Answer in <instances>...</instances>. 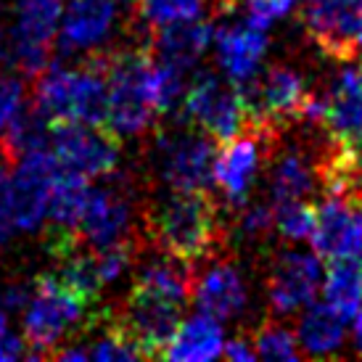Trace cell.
Segmentation results:
<instances>
[{
  "mask_svg": "<svg viewBox=\"0 0 362 362\" xmlns=\"http://www.w3.org/2000/svg\"><path fill=\"white\" fill-rule=\"evenodd\" d=\"M106 69L95 61L85 66L45 64L35 82V106L51 122L106 124Z\"/></svg>",
  "mask_w": 362,
  "mask_h": 362,
  "instance_id": "obj_3",
  "label": "cell"
},
{
  "mask_svg": "<svg viewBox=\"0 0 362 362\" xmlns=\"http://www.w3.org/2000/svg\"><path fill=\"white\" fill-rule=\"evenodd\" d=\"M132 204L117 188L93 185L85 211H82L77 235H82L93 249H109L114 243L130 241Z\"/></svg>",
  "mask_w": 362,
  "mask_h": 362,
  "instance_id": "obj_16",
  "label": "cell"
},
{
  "mask_svg": "<svg viewBox=\"0 0 362 362\" xmlns=\"http://www.w3.org/2000/svg\"><path fill=\"white\" fill-rule=\"evenodd\" d=\"M24 109V85L16 74L0 71V135L8 130L16 114Z\"/></svg>",
  "mask_w": 362,
  "mask_h": 362,
  "instance_id": "obj_31",
  "label": "cell"
},
{
  "mask_svg": "<svg viewBox=\"0 0 362 362\" xmlns=\"http://www.w3.org/2000/svg\"><path fill=\"white\" fill-rule=\"evenodd\" d=\"M106 127L117 138H135L151 127L156 117L151 95L153 53L148 48H132L111 56L106 64Z\"/></svg>",
  "mask_w": 362,
  "mask_h": 362,
  "instance_id": "obj_4",
  "label": "cell"
},
{
  "mask_svg": "<svg viewBox=\"0 0 362 362\" xmlns=\"http://www.w3.org/2000/svg\"><path fill=\"white\" fill-rule=\"evenodd\" d=\"M252 344L257 357H264V360H299V354H302L296 336L281 325H264L254 336Z\"/></svg>",
  "mask_w": 362,
  "mask_h": 362,
  "instance_id": "obj_30",
  "label": "cell"
},
{
  "mask_svg": "<svg viewBox=\"0 0 362 362\" xmlns=\"http://www.w3.org/2000/svg\"><path fill=\"white\" fill-rule=\"evenodd\" d=\"M53 124L56 122L48 119L37 106L35 109H21L16 114V119L8 124V130L3 132L6 135V148L16 156L35 151H51Z\"/></svg>",
  "mask_w": 362,
  "mask_h": 362,
  "instance_id": "obj_26",
  "label": "cell"
},
{
  "mask_svg": "<svg viewBox=\"0 0 362 362\" xmlns=\"http://www.w3.org/2000/svg\"><path fill=\"white\" fill-rule=\"evenodd\" d=\"M122 0H69L61 11L56 42L64 53H95L117 35Z\"/></svg>",
  "mask_w": 362,
  "mask_h": 362,
  "instance_id": "obj_12",
  "label": "cell"
},
{
  "mask_svg": "<svg viewBox=\"0 0 362 362\" xmlns=\"http://www.w3.org/2000/svg\"><path fill=\"white\" fill-rule=\"evenodd\" d=\"M13 230H16V225H13L11 209H8V204H6V193H3V182H0V249L8 243Z\"/></svg>",
  "mask_w": 362,
  "mask_h": 362,
  "instance_id": "obj_36",
  "label": "cell"
},
{
  "mask_svg": "<svg viewBox=\"0 0 362 362\" xmlns=\"http://www.w3.org/2000/svg\"><path fill=\"white\" fill-rule=\"evenodd\" d=\"M312 252L322 259H362V209L352 196L325 193L315 206V228H312Z\"/></svg>",
  "mask_w": 362,
  "mask_h": 362,
  "instance_id": "obj_13",
  "label": "cell"
},
{
  "mask_svg": "<svg viewBox=\"0 0 362 362\" xmlns=\"http://www.w3.org/2000/svg\"><path fill=\"white\" fill-rule=\"evenodd\" d=\"M275 228V214H272V204H254L241 214V230L246 235H264Z\"/></svg>",
  "mask_w": 362,
  "mask_h": 362,
  "instance_id": "obj_33",
  "label": "cell"
},
{
  "mask_svg": "<svg viewBox=\"0 0 362 362\" xmlns=\"http://www.w3.org/2000/svg\"><path fill=\"white\" fill-rule=\"evenodd\" d=\"M222 357H228V360H233V362H249L257 357V352H254L252 341H246V339H233V341H225Z\"/></svg>",
  "mask_w": 362,
  "mask_h": 362,
  "instance_id": "obj_35",
  "label": "cell"
},
{
  "mask_svg": "<svg viewBox=\"0 0 362 362\" xmlns=\"http://www.w3.org/2000/svg\"><path fill=\"white\" fill-rule=\"evenodd\" d=\"M85 320H90V304L64 286L59 275H40L21 307V333L32 357L56 352L64 339L85 328Z\"/></svg>",
  "mask_w": 362,
  "mask_h": 362,
  "instance_id": "obj_5",
  "label": "cell"
},
{
  "mask_svg": "<svg viewBox=\"0 0 362 362\" xmlns=\"http://www.w3.org/2000/svg\"><path fill=\"white\" fill-rule=\"evenodd\" d=\"M322 124L328 127L333 141L360 143L362 138V74L357 69H344L331 95L325 98V117Z\"/></svg>",
  "mask_w": 362,
  "mask_h": 362,
  "instance_id": "obj_19",
  "label": "cell"
},
{
  "mask_svg": "<svg viewBox=\"0 0 362 362\" xmlns=\"http://www.w3.org/2000/svg\"><path fill=\"white\" fill-rule=\"evenodd\" d=\"M122 138L106 124H82V122H56L51 135V153L64 172L95 180L117 170L122 156Z\"/></svg>",
  "mask_w": 362,
  "mask_h": 362,
  "instance_id": "obj_8",
  "label": "cell"
},
{
  "mask_svg": "<svg viewBox=\"0 0 362 362\" xmlns=\"http://www.w3.org/2000/svg\"><path fill=\"white\" fill-rule=\"evenodd\" d=\"M315 177H312L310 164L304 161L302 153L286 151L281 159L272 164L270 172V202H302L310 196Z\"/></svg>",
  "mask_w": 362,
  "mask_h": 362,
  "instance_id": "obj_24",
  "label": "cell"
},
{
  "mask_svg": "<svg viewBox=\"0 0 362 362\" xmlns=\"http://www.w3.org/2000/svg\"><path fill=\"white\" fill-rule=\"evenodd\" d=\"M214 143L204 130L182 127L159 135L156 141V172L170 188H206L214 180Z\"/></svg>",
  "mask_w": 362,
  "mask_h": 362,
  "instance_id": "obj_10",
  "label": "cell"
},
{
  "mask_svg": "<svg viewBox=\"0 0 362 362\" xmlns=\"http://www.w3.org/2000/svg\"><path fill=\"white\" fill-rule=\"evenodd\" d=\"M214 45H217V61H220L225 77L233 85L252 80L259 71L264 51H267V37L264 30L249 24L246 19L230 21L214 27Z\"/></svg>",
  "mask_w": 362,
  "mask_h": 362,
  "instance_id": "obj_17",
  "label": "cell"
},
{
  "mask_svg": "<svg viewBox=\"0 0 362 362\" xmlns=\"http://www.w3.org/2000/svg\"><path fill=\"white\" fill-rule=\"evenodd\" d=\"M352 320H354V346H357V352L362 354V310L354 315Z\"/></svg>",
  "mask_w": 362,
  "mask_h": 362,
  "instance_id": "obj_37",
  "label": "cell"
},
{
  "mask_svg": "<svg viewBox=\"0 0 362 362\" xmlns=\"http://www.w3.org/2000/svg\"><path fill=\"white\" fill-rule=\"evenodd\" d=\"M296 3L302 0H243V19L259 30H267L272 21L286 16Z\"/></svg>",
  "mask_w": 362,
  "mask_h": 362,
  "instance_id": "obj_32",
  "label": "cell"
},
{
  "mask_svg": "<svg viewBox=\"0 0 362 362\" xmlns=\"http://www.w3.org/2000/svg\"><path fill=\"white\" fill-rule=\"evenodd\" d=\"M135 8L148 27L161 30L167 24L188 21L202 16L204 0H135Z\"/></svg>",
  "mask_w": 362,
  "mask_h": 362,
  "instance_id": "obj_27",
  "label": "cell"
},
{
  "mask_svg": "<svg viewBox=\"0 0 362 362\" xmlns=\"http://www.w3.org/2000/svg\"><path fill=\"white\" fill-rule=\"evenodd\" d=\"M180 119L199 127L211 141H230L249 127L246 106L238 88L211 71H204L185 88L177 106Z\"/></svg>",
  "mask_w": 362,
  "mask_h": 362,
  "instance_id": "obj_7",
  "label": "cell"
},
{
  "mask_svg": "<svg viewBox=\"0 0 362 362\" xmlns=\"http://www.w3.org/2000/svg\"><path fill=\"white\" fill-rule=\"evenodd\" d=\"M259 141L262 132L243 130L241 135L222 143V151H217L211 182L225 193L233 209H241L249 202V193H252V185L259 172Z\"/></svg>",
  "mask_w": 362,
  "mask_h": 362,
  "instance_id": "obj_15",
  "label": "cell"
},
{
  "mask_svg": "<svg viewBox=\"0 0 362 362\" xmlns=\"http://www.w3.org/2000/svg\"><path fill=\"white\" fill-rule=\"evenodd\" d=\"M304 30L333 61H354L362 53V0H310Z\"/></svg>",
  "mask_w": 362,
  "mask_h": 362,
  "instance_id": "obj_11",
  "label": "cell"
},
{
  "mask_svg": "<svg viewBox=\"0 0 362 362\" xmlns=\"http://www.w3.org/2000/svg\"><path fill=\"white\" fill-rule=\"evenodd\" d=\"M191 299V272L175 257L153 259L135 275L119 325L143 357H161Z\"/></svg>",
  "mask_w": 362,
  "mask_h": 362,
  "instance_id": "obj_1",
  "label": "cell"
},
{
  "mask_svg": "<svg viewBox=\"0 0 362 362\" xmlns=\"http://www.w3.org/2000/svg\"><path fill=\"white\" fill-rule=\"evenodd\" d=\"M322 286V264L315 252H283L270 272V304L278 315L302 312Z\"/></svg>",
  "mask_w": 362,
  "mask_h": 362,
  "instance_id": "obj_14",
  "label": "cell"
},
{
  "mask_svg": "<svg viewBox=\"0 0 362 362\" xmlns=\"http://www.w3.org/2000/svg\"><path fill=\"white\" fill-rule=\"evenodd\" d=\"M322 296L341 317L352 320L362 310V259H333L322 278Z\"/></svg>",
  "mask_w": 362,
  "mask_h": 362,
  "instance_id": "obj_23",
  "label": "cell"
},
{
  "mask_svg": "<svg viewBox=\"0 0 362 362\" xmlns=\"http://www.w3.org/2000/svg\"><path fill=\"white\" fill-rule=\"evenodd\" d=\"M272 204V202H270ZM275 214V230L281 233L286 241H307L315 228V206L302 202H281L272 204Z\"/></svg>",
  "mask_w": 362,
  "mask_h": 362,
  "instance_id": "obj_29",
  "label": "cell"
},
{
  "mask_svg": "<svg viewBox=\"0 0 362 362\" xmlns=\"http://www.w3.org/2000/svg\"><path fill=\"white\" fill-rule=\"evenodd\" d=\"M27 354V341L13 333L8 322V315L0 312V362H8V360H19Z\"/></svg>",
  "mask_w": 362,
  "mask_h": 362,
  "instance_id": "obj_34",
  "label": "cell"
},
{
  "mask_svg": "<svg viewBox=\"0 0 362 362\" xmlns=\"http://www.w3.org/2000/svg\"><path fill=\"white\" fill-rule=\"evenodd\" d=\"M85 349H88V360L95 362H132L143 357L138 344L127 336V331L122 328L119 322L106 328L95 341L85 344Z\"/></svg>",
  "mask_w": 362,
  "mask_h": 362,
  "instance_id": "obj_28",
  "label": "cell"
},
{
  "mask_svg": "<svg viewBox=\"0 0 362 362\" xmlns=\"http://www.w3.org/2000/svg\"><path fill=\"white\" fill-rule=\"evenodd\" d=\"M64 0H11V24L0 30V66L37 74L48 64Z\"/></svg>",
  "mask_w": 362,
  "mask_h": 362,
  "instance_id": "obj_6",
  "label": "cell"
},
{
  "mask_svg": "<svg viewBox=\"0 0 362 362\" xmlns=\"http://www.w3.org/2000/svg\"><path fill=\"white\" fill-rule=\"evenodd\" d=\"M61 175V164L51 151H35L19 156V164L11 177L3 180L6 204L13 225L21 230H37L48 220L53 182Z\"/></svg>",
  "mask_w": 362,
  "mask_h": 362,
  "instance_id": "obj_9",
  "label": "cell"
},
{
  "mask_svg": "<svg viewBox=\"0 0 362 362\" xmlns=\"http://www.w3.org/2000/svg\"><path fill=\"white\" fill-rule=\"evenodd\" d=\"M211 37H214V27L204 19H188L177 21V24H167L156 30L153 37V59L172 64L177 69L188 71L191 66L199 64L204 51L209 48Z\"/></svg>",
  "mask_w": 362,
  "mask_h": 362,
  "instance_id": "obj_20",
  "label": "cell"
},
{
  "mask_svg": "<svg viewBox=\"0 0 362 362\" xmlns=\"http://www.w3.org/2000/svg\"><path fill=\"white\" fill-rule=\"evenodd\" d=\"M59 257H64L59 272H56L61 278V283L69 286L82 302H88L93 307V304L101 299L103 288H106L101 281V272H98L95 252H77V249L71 246V249H66V252L59 254Z\"/></svg>",
  "mask_w": 362,
  "mask_h": 362,
  "instance_id": "obj_25",
  "label": "cell"
},
{
  "mask_svg": "<svg viewBox=\"0 0 362 362\" xmlns=\"http://www.w3.org/2000/svg\"><path fill=\"white\" fill-rule=\"evenodd\" d=\"M6 180V170H3V159H0V182Z\"/></svg>",
  "mask_w": 362,
  "mask_h": 362,
  "instance_id": "obj_39",
  "label": "cell"
},
{
  "mask_svg": "<svg viewBox=\"0 0 362 362\" xmlns=\"http://www.w3.org/2000/svg\"><path fill=\"white\" fill-rule=\"evenodd\" d=\"M354 202L360 204V209H362V188H360V191H357V193H354Z\"/></svg>",
  "mask_w": 362,
  "mask_h": 362,
  "instance_id": "obj_38",
  "label": "cell"
},
{
  "mask_svg": "<svg viewBox=\"0 0 362 362\" xmlns=\"http://www.w3.org/2000/svg\"><path fill=\"white\" fill-rule=\"evenodd\" d=\"M222 346H225V333L220 320L199 312L188 320H180L161 357L172 362H206L222 357Z\"/></svg>",
  "mask_w": 362,
  "mask_h": 362,
  "instance_id": "obj_21",
  "label": "cell"
},
{
  "mask_svg": "<svg viewBox=\"0 0 362 362\" xmlns=\"http://www.w3.org/2000/svg\"><path fill=\"white\" fill-rule=\"evenodd\" d=\"M148 228L164 252L175 259L199 262L217 238V206L206 188H170L153 204Z\"/></svg>",
  "mask_w": 362,
  "mask_h": 362,
  "instance_id": "obj_2",
  "label": "cell"
},
{
  "mask_svg": "<svg viewBox=\"0 0 362 362\" xmlns=\"http://www.w3.org/2000/svg\"><path fill=\"white\" fill-rule=\"evenodd\" d=\"M191 299L199 312L228 320L246 307V283L230 262H211L193 278Z\"/></svg>",
  "mask_w": 362,
  "mask_h": 362,
  "instance_id": "obj_18",
  "label": "cell"
},
{
  "mask_svg": "<svg viewBox=\"0 0 362 362\" xmlns=\"http://www.w3.org/2000/svg\"><path fill=\"white\" fill-rule=\"evenodd\" d=\"M357 59H360V69H357V71H360V74H362V53H360V56H357Z\"/></svg>",
  "mask_w": 362,
  "mask_h": 362,
  "instance_id": "obj_40",
  "label": "cell"
},
{
  "mask_svg": "<svg viewBox=\"0 0 362 362\" xmlns=\"http://www.w3.org/2000/svg\"><path fill=\"white\" fill-rule=\"evenodd\" d=\"M346 341V317H341L331 304L304 307L296 328V344L307 357H328L339 352Z\"/></svg>",
  "mask_w": 362,
  "mask_h": 362,
  "instance_id": "obj_22",
  "label": "cell"
}]
</instances>
